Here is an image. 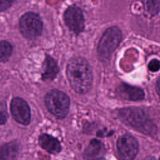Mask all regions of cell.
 Here are the masks:
<instances>
[{
	"label": "cell",
	"instance_id": "9",
	"mask_svg": "<svg viewBox=\"0 0 160 160\" xmlns=\"http://www.w3.org/2000/svg\"><path fill=\"white\" fill-rule=\"evenodd\" d=\"M116 94L121 99L132 101H142L145 98L142 89L124 82H121L117 87Z\"/></svg>",
	"mask_w": 160,
	"mask_h": 160
},
{
	"label": "cell",
	"instance_id": "12",
	"mask_svg": "<svg viewBox=\"0 0 160 160\" xmlns=\"http://www.w3.org/2000/svg\"><path fill=\"white\" fill-rule=\"evenodd\" d=\"M42 78L43 80H52L58 72V66L56 61L49 56H46L43 64Z\"/></svg>",
	"mask_w": 160,
	"mask_h": 160
},
{
	"label": "cell",
	"instance_id": "8",
	"mask_svg": "<svg viewBox=\"0 0 160 160\" xmlns=\"http://www.w3.org/2000/svg\"><path fill=\"white\" fill-rule=\"evenodd\" d=\"M12 117L18 122L28 125L31 119V112L28 103L22 98H14L10 105Z\"/></svg>",
	"mask_w": 160,
	"mask_h": 160
},
{
	"label": "cell",
	"instance_id": "14",
	"mask_svg": "<svg viewBox=\"0 0 160 160\" xmlns=\"http://www.w3.org/2000/svg\"><path fill=\"white\" fill-rule=\"evenodd\" d=\"M16 151V145L6 144L0 149V158L4 160H9L15 156Z\"/></svg>",
	"mask_w": 160,
	"mask_h": 160
},
{
	"label": "cell",
	"instance_id": "15",
	"mask_svg": "<svg viewBox=\"0 0 160 160\" xmlns=\"http://www.w3.org/2000/svg\"><path fill=\"white\" fill-rule=\"evenodd\" d=\"M12 52L11 45L7 41H0V61L5 62L8 60Z\"/></svg>",
	"mask_w": 160,
	"mask_h": 160
},
{
	"label": "cell",
	"instance_id": "19",
	"mask_svg": "<svg viewBox=\"0 0 160 160\" xmlns=\"http://www.w3.org/2000/svg\"><path fill=\"white\" fill-rule=\"evenodd\" d=\"M156 92H157V94L159 98V99H160V77L158 78V79L156 81Z\"/></svg>",
	"mask_w": 160,
	"mask_h": 160
},
{
	"label": "cell",
	"instance_id": "7",
	"mask_svg": "<svg viewBox=\"0 0 160 160\" xmlns=\"http://www.w3.org/2000/svg\"><path fill=\"white\" fill-rule=\"evenodd\" d=\"M64 21L66 26L74 33L78 34L84 28V18L81 9L75 6L69 7L64 12Z\"/></svg>",
	"mask_w": 160,
	"mask_h": 160
},
{
	"label": "cell",
	"instance_id": "18",
	"mask_svg": "<svg viewBox=\"0 0 160 160\" xmlns=\"http://www.w3.org/2000/svg\"><path fill=\"white\" fill-rule=\"evenodd\" d=\"M6 121H7L6 113L3 111L0 110V124H5Z\"/></svg>",
	"mask_w": 160,
	"mask_h": 160
},
{
	"label": "cell",
	"instance_id": "21",
	"mask_svg": "<svg viewBox=\"0 0 160 160\" xmlns=\"http://www.w3.org/2000/svg\"><path fill=\"white\" fill-rule=\"evenodd\" d=\"M0 160H4V159H2V158H0Z\"/></svg>",
	"mask_w": 160,
	"mask_h": 160
},
{
	"label": "cell",
	"instance_id": "20",
	"mask_svg": "<svg viewBox=\"0 0 160 160\" xmlns=\"http://www.w3.org/2000/svg\"><path fill=\"white\" fill-rule=\"evenodd\" d=\"M143 160H156V158L154 156H149L145 158Z\"/></svg>",
	"mask_w": 160,
	"mask_h": 160
},
{
	"label": "cell",
	"instance_id": "2",
	"mask_svg": "<svg viewBox=\"0 0 160 160\" xmlns=\"http://www.w3.org/2000/svg\"><path fill=\"white\" fill-rule=\"evenodd\" d=\"M118 118L126 126L147 136L156 134L158 127L154 121L140 108L128 107L118 110Z\"/></svg>",
	"mask_w": 160,
	"mask_h": 160
},
{
	"label": "cell",
	"instance_id": "11",
	"mask_svg": "<svg viewBox=\"0 0 160 160\" xmlns=\"http://www.w3.org/2000/svg\"><path fill=\"white\" fill-rule=\"evenodd\" d=\"M39 143L42 148L53 154L59 153L62 148L61 143L56 138L46 134L39 136Z\"/></svg>",
	"mask_w": 160,
	"mask_h": 160
},
{
	"label": "cell",
	"instance_id": "3",
	"mask_svg": "<svg viewBox=\"0 0 160 160\" xmlns=\"http://www.w3.org/2000/svg\"><path fill=\"white\" fill-rule=\"evenodd\" d=\"M122 39L121 30L116 26L108 28L101 36L97 48V54L101 61H108Z\"/></svg>",
	"mask_w": 160,
	"mask_h": 160
},
{
	"label": "cell",
	"instance_id": "16",
	"mask_svg": "<svg viewBox=\"0 0 160 160\" xmlns=\"http://www.w3.org/2000/svg\"><path fill=\"white\" fill-rule=\"evenodd\" d=\"M148 68L152 72H157L160 69V61L152 59L148 64Z\"/></svg>",
	"mask_w": 160,
	"mask_h": 160
},
{
	"label": "cell",
	"instance_id": "6",
	"mask_svg": "<svg viewBox=\"0 0 160 160\" xmlns=\"http://www.w3.org/2000/svg\"><path fill=\"white\" fill-rule=\"evenodd\" d=\"M118 154L122 160H134L138 152L137 139L130 134L119 136L116 142Z\"/></svg>",
	"mask_w": 160,
	"mask_h": 160
},
{
	"label": "cell",
	"instance_id": "10",
	"mask_svg": "<svg viewBox=\"0 0 160 160\" xmlns=\"http://www.w3.org/2000/svg\"><path fill=\"white\" fill-rule=\"evenodd\" d=\"M106 152L104 144L101 141L93 139L85 148L82 157L84 160H99L104 156Z\"/></svg>",
	"mask_w": 160,
	"mask_h": 160
},
{
	"label": "cell",
	"instance_id": "17",
	"mask_svg": "<svg viewBox=\"0 0 160 160\" xmlns=\"http://www.w3.org/2000/svg\"><path fill=\"white\" fill-rule=\"evenodd\" d=\"M14 0H0V11L8 9L12 4Z\"/></svg>",
	"mask_w": 160,
	"mask_h": 160
},
{
	"label": "cell",
	"instance_id": "1",
	"mask_svg": "<svg viewBox=\"0 0 160 160\" xmlns=\"http://www.w3.org/2000/svg\"><path fill=\"white\" fill-rule=\"evenodd\" d=\"M66 74L71 88L76 92L84 94L91 89L93 81L92 74L85 58H71L67 65Z\"/></svg>",
	"mask_w": 160,
	"mask_h": 160
},
{
	"label": "cell",
	"instance_id": "4",
	"mask_svg": "<svg viewBox=\"0 0 160 160\" xmlns=\"http://www.w3.org/2000/svg\"><path fill=\"white\" fill-rule=\"evenodd\" d=\"M44 101L48 111L58 118L66 116L70 106L68 96L58 89L49 91L45 96Z\"/></svg>",
	"mask_w": 160,
	"mask_h": 160
},
{
	"label": "cell",
	"instance_id": "5",
	"mask_svg": "<svg viewBox=\"0 0 160 160\" xmlns=\"http://www.w3.org/2000/svg\"><path fill=\"white\" fill-rule=\"evenodd\" d=\"M42 29V22L36 13L29 12L24 14L19 20V30L26 38L33 39L39 36Z\"/></svg>",
	"mask_w": 160,
	"mask_h": 160
},
{
	"label": "cell",
	"instance_id": "13",
	"mask_svg": "<svg viewBox=\"0 0 160 160\" xmlns=\"http://www.w3.org/2000/svg\"><path fill=\"white\" fill-rule=\"evenodd\" d=\"M146 11L152 16L158 14L160 11V0H142Z\"/></svg>",
	"mask_w": 160,
	"mask_h": 160
}]
</instances>
